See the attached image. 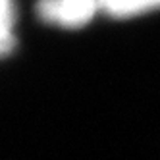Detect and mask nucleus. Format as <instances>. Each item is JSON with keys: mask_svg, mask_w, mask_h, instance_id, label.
<instances>
[{"mask_svg": "<svg viewBox=\"0 0 160 160\" xmlns=\"http://www.w3.org/2000/svg\"><path fill=\"white\" fill-rule=\"evenodd\" d=\"M100 10V0H39L37 14L42 21L66 29L83 27Z\"/></svg>", "mask_w": 160, "mask_h": 160, "instance_id": "obj_1", "label": "nucleus"}, {"mask_svg": "<svg viewBox=\"0 0 160 160\" xmlns=\"http://www.w3.org/2000/svg\"><path fill=\"white\" fill-rule=\"evenodd\" d=\"M14 25V6L12 0H0V42H12Z\"/></svg>", "mask_w": 160, "mask_h": 160, "instance_id": "obj_3", "label": "nucleus"}, {"mask_svg": "<svg viewBox=\"0 0 160 160\" xmlns=\"http://www.w3.org/2000/svg\"><path fill=\"white\" fill-rule=\"evenodd\" d=\"M160 8V0H100V10L114 18H128Z\"/></svg>", "mask_w": 160, "mask_h": 160, "instance_id": "obj_2", "label": "nucleus"}]
</instances>
